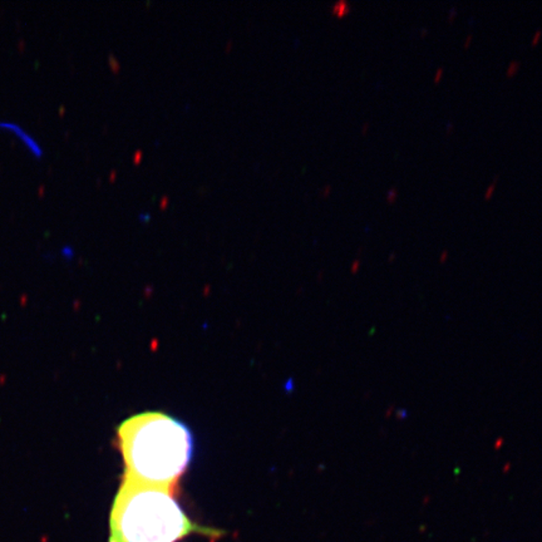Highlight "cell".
<instances>
[{"instance_id": "1", "label": "cell", "mask_w": 542, "mask_h": 542, "mask_svg": "<svg viewBox=\"0 0 542 542\" xmlns=\"http://www.w3.org/2000/svg\"><path fill=\"white\" fill-rule=\"evenodd\" d=\"M116 443L125 463L122 478L174 489L194 460L195 438L183 422L163 412H143L120 423Z\"/></svg>"}, {"instance_id": "2", "label": "cell", "mask_w": 542, "mask_h": 542, "mask_svg": "<svg viewBox=\"0 0 542 542\" xmlns=\"http://www.w3.org/2000/svg\"><path fill=\"white\" fill-rule=\"evenodd\" d=\"M174 491L122 478L109 515L108 542H180L191 535L215 541L224 535L192 521Z\"/></svg>"}, {"instance_id": "3", "label": "cell", "mask_w": 542, "mask_h": 542, "mask_svg": "<svg viewBox=\"0 0 542 542\" xmlns=\"http://www.w3.org/2000/svg\"><path fill=\"white\" fill-rule=\"evenodd\" d=\"M349 10H350V6H349L347 1H344V0L338 1V3H335L334 6H333V12L339 14V15H344V14L348 13Z\"/></svg>"}, {"instance_id": "4", "label": "cell", "mask_w": 542, "mask_h": 542, "mask_svg": "<svg viewBox=\"0 0 542 542\" xmlns=\"http://www.w3.org/2000/svg\"><path fill=\"white\" fill-rule=\"evenodd\" d=\"M521 67V62L520 60H511L509 63V66L506 68V74L507 75H512L515 74L518 68Z\"/></svg>"}, {"instance_id": "5", "label": "cell", "mask_w": 542, "mask_h": 542, "mask_svg": "<svg viewBox=\"0 0 542 542\" xmlns=\"http://www.w3.org/2000/svg\"><path fill=\"white\" fill-rule=\"evenodd\" d=\"M498 177H500V176L496 174L495 177H494V180L491 182V185H489V188H486V191H485V194H483V197H485V199H489V197L492 196V194H494Z\"/></svg>"}, {"instance_id": "6", "label": "cell", "mask_w": 542, "mask_h": 542, "mask_svg": "<svg viewBox=\"0 0 542 542\" xmlns=\"http://www.w3.org/2000/svg\"><path fill=\"white\" fill-rule=\"evenodd\" d=\"M397 196H398V191H397V188H389L388 191H387V200L395 201V199H397Z\"/></svg>"}, {"instance_id": "7", "label": "cell", "mask_w": 542, "mask_h": 542, "mask_svg": "<svg viewBox=\"0 0 542 542\" xmlns=\"http://www.w3.org/2000/svg\"><path fill=\"white\" fill-rule=\"evenodd\" d=\"M541 29H537L536 30V33L534 34V37H532V40H531V44H536L537 42H539V39H540V37H541Z\"/></svg>"}, {"instance_id": "8", "label": "cell", "mask_w": 542, "mask_h": 542, "mask_svg": "<svg viewBox=\"0 0 542 542\" xmlns=\"http://www.w3.org/2000/svg\"><path fill=\"white\" fill-rule=\"evenodd\" d=\"M443 72H444V68L443 67H440L435 71V82H438V80H440V78L443 75Z\"/></svg>"}, {"instance_id": "9", "label": "cell", "mask_w": 542, "mask_h": 542, "mask_svg": "<svg viewBox=\"0 0 542 542\" xmlns=\"http://www.w3.org/2000/svg\"><path fill=\"white\" fill-rule=\"evenodd\" d=\"M455 14H457V8L452 7L449 10V19L452 20L455 17Z\"/></svg>"}, {"instance_id": "10", "label": "cell", "mask_w": 542, "mask_h": 542, "mask_svg": "<svg viewBox=\"0 0 542 542\" xmlns=\"http://www.w3.org/2000/svg\"><path fill=\"white\" fill-rule=\"evenodd\" d=\"M472 39H473V34H469V35L466 37V39H464V43H463V46H464V47H467L469 43L472 42Z\"/></svg>"}, {"instance_id": "11", "label": "cell", "mask_w": 542, "mask_h": 542, "mask_svg": "<svg viewBox=\"0 0 542 542\" xmlns=\"http://www.w3.org/2000/svg\"><path fill=\"white\" fill-rule=\"evenodd\" d=\"M453 127H455V123H453L452 120H449V123H447V128H446V129H447V132L449 134V132H451V129H453Z\"/></svg>"}, {"instance_id": "12", "label": "cell", "mask_w": 542, "mask_h": 542, "mask_svg": "<svg viewBox=\"0 0 542 542\" xmlns=\"http://www.w3.org/2000/svg\"><path fill=\"white\" fill-rule=\"evenodd\" d=\"M368 126H369L368 123H364V125H363V127H361V132H363V134H364V132H367V129H368Z\"/></svg>"}, {"instance_id": "13", "label": "cell", "mask_w": 542, "mask_h": 542, "mask_svg": "<svg viewBox=\"0 0 542 542\" xmlns=\"http://www.w3.org/2000/svg\"><path fill=\"white\" fill-rule=\"evenodd\" d=\"M427 33H428V28L427 27L422 28L421 34H423V35H424V34H427Z\"/></svg>"}, {"instance_id": "14", "label": "cell", "mask_w": 542, "mask_h": 542, "mask_svg": "<svg viewBox=\"0 0 542 542\" xmlns=\"http://www.w3.org/2000/svg\"><path fill=\"white\" fill-rule=\"evenodd\" d=\"M447 256V251H443V254L441 255V259H444Z\"/></svg>"}]
</instances>
